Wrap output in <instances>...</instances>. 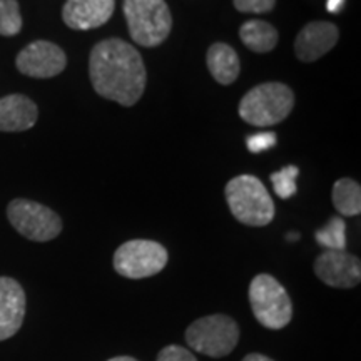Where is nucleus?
<instances>
[{
  "mask_svg": "<svg viewBox=\"0 0 361 361\" xmlns=\"http://www.w3.org/2000/svg\"><path fill=\"white\" fill-rule=\"evenodd\" d=\"M89 75L99 96L126 107L142 97L147 82L141 54L121 39L96 44L90 52Z\"/></svg>",
  "mask_w": 361,
  "mask_h": 361,
  "instance_id": "1",
  "label": "nucleus"
},
{
  "mask_svg": "<svg viewBox=\"0 0 361 361\" xmlns=\"http://www.w3.org/2000/svg\"><path fill=\"white\" fill-rule=\"evenodd\" d=\"M226 201L234 218L252 228L268 226L276 213L268 189L258 178L250 174L229 180L226 186Z\"/></svg>",
  "mask_w": 361,
  "mask_h": 361,
  "instance_id": "2",
  "label": "nucleus"
},
{
  "mask_svg": "<svg viewBox=\"0 0 361 361\" xmlns=\"http://www.w3.org/2000/svg\"><path fill=\"white\" fill-rule=\"evenodd\" d=\"M295 94L281 82H266L252 87L239 102V116L256 128H271L290 116Z\"/></svg>",
  "mask_w": 361,
  "mask_h": 361,
  "instance_id": "3",
  "label": "nucleus"
},
{
  "mask_svg": "<svg viewBox=\"0 0 361 361\" xmlns=\"http://www.w3.org/2000/svg\"><path fill=\"white\" fill-rule=\"evenodd\" d=\"M129 34L142 47H156L168 39L173 17L166 0H124Z\"/></svg>",
  "mask_w": 361,
  "mask_h": 361,
  "instance_id": "4",
  "label": "nucleus"
},
{
  "mask_svg": "<svg viewBox=\"0 0 361 361\" xmlns=\"http://www.w3.org/2000/svg\"><path fill=\"white\" fill-rule=\"evenodd\" d=\"M250 303L255 318L268 329L288 326L293 318V305L288 291L271 274H258L252 279Z\"/></svg>",
  "mask_w": 361,
  "mask_h": 361,
  "instance_id": "5",
  "label": "nucleus"
},
{
  "mask_svg": "<svg viewBox=\"0 0 361 361\" xmlns=\"http://www.w3.org/2000/svg\"><path fill=\"white\" fill-rule=\"evenodd\" d=\"M239 328L231 316L211 314L196 319L186 329V343L197 353L209 358L228 356L238 345Z\"/></svg>",
  "mask_w": 361,
  "mask_h": 361,
  "instance_id": "6",
  "label": "nucleus"
},
{
  "mask_svg": "<svg viewBox=\"0 0 361 361\" xmlns=\"http://www.w3.org/2000/svg\"><path fill=\"white\" fill-rule=\"evenodd\" d=\"M168 250L161 243L149 239H133L117 247L114 252V269L129 279L151 278L161 273L168 264Z\"/></svg>",
  "mask_w": 361,
  "mask_h": 361,
  "instance_id": "7",
  "label": "nucleus"
},
{
  "mask_svg": "<svg viewBox=\"0 0 361 361\" xmlns=\"http://www.w3.org/2000/svg\"><path fill=\"white\" fill-rule=\"evenodd\" d=\"M7 218L22 236L45 243L62 231V221L51 207L29 200H13L7 207Z\"/></svg>",
  "mask_w": 361,
  "mask_h": 361,
  "instance_id": "8",
  "label": "nucleus"
},
{
  "mask_svg": "<svg viewBox=\"0 0 361 361\" xmlns=\"http://www.w3.org/2000/svg\"><path fill=\"white\" fill-rule=\"evenodd\" d=\"M16 66L24 75L35 79H51L61 74L67 66L66 52L47 40H37L22 49Z\"/></svg>",
  "mask_w": 361,
  "mask_h": 361,
  "instance_id": "9",
  "label": "nucleus"
},
{
  "mask_svg": "<svg viewBox=\"0 0 361 361\" xmlns=\"http://www.w3.org/2000/svg\"><path fill=\"white\" fill-rule=\"evenodd\" d=\"M316 276L331 288H355L361 281V263L345 251H324L314 261Z\"/></svg>",
  "mask_w": 361,
  "mask_h": 361,
  "instance_id": "10",
  "label": "nucleus"
},
{
  "mask_svg": "<svg viewBox=\"0 0 361 361\" xmlns=\"http://www.w3.org/2000/svg\"><path fill=\"white\" fill-rule=\"evenodd\" d=\"M340 30L335 24L324 20L310 22L301 29L295 40L296 57L301 62H314L335 47Z\"/></svg>",
  "mask_w": 361,
  "mask_h": 361,
  "instance_id": "11",
  "label": "nucleus"
},
{
  "mask_svg": "<svg viewBox=\"0 0 361 361\" xmlns=\"http://www.w3.org/2000/svg\"><path fill=\"white\" fill-rule=\"evenodd\" d=\"M116 0H66L62 19L74 30L97 29L111 19Z\"/></svg>",
  "mask_w": 361,
  "mask_h": 361,
  "instance_id": "12",
  "label": "nucleus"
},
{
  "mask_svg": "<svg viewBox=\"0 0 361 361\" xmlns=\"http://www.w3.org/2000/svg\"><path fill=\"white\" fill-rule=\"evenodd\" d=\"M25 316V293L16 279L0 276V341L19 331Z\"/></svg>",
  "mask_w": 361,
  "mask_h": 361,
  "instance_id": "13",
  "label": "nucleus"
},
{
  "mask_svg": "<svg viewBox=\"0 0 361 361\" xmlns=\"http://www.w3.org/2000/svg\"><path fill=\"white\" fill-rule=\"evenodd\" d=\"M39 111L35 102L22 94H11L0 99V130L22 133L37 123Z\"/></svg>",
  "mask_w": 361,
  "mask_h": 361,
  "instance_id": "14",
  "label": "nucleus"
},
{
  "mask_svg": "<svg viewBox=\"0 0 361 361\" xmlns=\"http://www.w3.org/2000/svg\"><path fill=\"white\" fill-rule=\"evenodd\" d=\"M206 62L211 75L223 85L233 84L238 79L239 71H241L236 51L231 45L223 42L213 44L207 49Z\"/></svg>",
  "mask_w": 361,
  "mask_h": 361,
  "instance_id": "15",
  "label": "nucleus"
},
{
  "mask_svg": "<svg viewBox=\"0 0 361 361\" xmlns=\"http://www.w3.org/2000/svg\"><path fill=\"white\" fill-rule=\"evenodd\" d=\"M239 37L243 44L252 52L266 54L273 51L278 44V30L269 22L264 20H247L239 29Z\"/></svg>",
  "mask_w": 361,
  "mask_h": 361,
  "instance_id": "16",
  "label": "nucleus"
},
{
  "mask_svg": "<svg viewBox=\"0 0 361 361\" xmlns=\"http://www.w3.org/2000/svg\"><path fill=\"white\" fill-rule=\"evenodd\" d=\"M333 204L341 216H358L361 213V188L353 179H338L333 186Z\"/></svg>",
  "mask_w": 361,
  "mask_h": 361,
  "instance_id": "17",
  "label": "nucleus"
},
{
  "mask_svg": "<svg viewBox=\"0 0 361 361\" xmlns=\"http://www.w3.org/2000/svg\"><path fill=\"white\" fill-rule=\"evenodd\" d=\"M346 224L341 219V216H335L323 226L322 229L316 231V241L326 247V251H345L346 247Z\"/></svg>",
  "mask_w": 361,
  "mask_h": 361,
  "instance_id": "18",
  "label": "nucleus"
},
{
  "mask_svg": "<svg viewBox=\"0 0 361 361\" xmlns=\"http://www.w3.org/2000/svg\"><path fill=\"white\" fill-rule=\"evenodd\" d=\"M22 30V16L17 0H0V35L12 37Z\"/></svg>",
  "mask_w": 361,
  "mask_h": 361,
  "instance_id": "19",
  "label": "nucleus"
},
{
  "mask_svg": "<svg viewBox=\"0 0 361 361\" xmlns=\"http://www.w3.org/2000/svg\"><path fill=\"white\" fill-rule=\"evenodd\" d=\"M300 174V171L295 166H288L283 168L278 173L271 174V183H273L274 192L278 194L281 200H288V197L295 196L296 192V178Z\"/></svg>",
  "mask_w": 361,
  "mask_h": 361,
  "instance_id": "20",
  "label": "nucleus"
},
{
  "mask_svg": "<svg viewBox=\"0 0 361 361\" xmlns=\"http://www.w3.org/2000/svg\"><path fill=\"white\" fill-rule=\"evenodd\" d=\"M276 139H278L276 134L266 130V133H258V134L250 135V137L246 139V146L252 154H259V152L268 151V149L276 146Z\"/></svg>",
  "mask_w": 361,
  "mask_h": 361,
  "instance_id": "21",
  "label": "nucleus"
},
{
  "mask_svg": "<svg viewBox=\"0 0 361 361\" xmlns=\"http://www.w3.org/2000/svg\"><path fill=\"white\" fill-rule=\"evenodd\" d=\"M234 7L243 13H266L276 6V0H233Z\"/></svg>",
  "mask_w": 361,
  "mask_h": 361,
  "instance_id": "22",
  "label": "nucleus"
},
{
  "mask_svg": "<svg viewBox=\"0 0 361 361\" xmlns=\"http://www.w3.org/2000/svg\"><path fill=\"white\" fill-rule=\"evenodd\" d=\"M157 361H197L191 351L184 346L169 345L162 348L157 355Z\"/></svg>",
  "mask_w": 361,
  "mask_h": 361,
  "instance_id": "23",
  "label": "nucleus"
},
{
  "mask_svg": "<svg viewBox=\"0 0 361 361\" xmlns=\"http://www.w3.org/2000/svg\"><path fill=\"white\" fill-rule=\"evenodd\" d=\"M345 6V0H328L326 2V8L331 13H338Z\"/></svg>",
  "mask_w": 361,
  "mask_h": 361,
  "instance_id": "24",
  "label": "nucleus"
},
{
  "mask_svg": "<svg viewBox=\"0 0 361 361\" xmlns=\"http://www.w3.org/2000/svg\"><path fill=\"white\" fill-rule=\"evenodd\" d=\"M243 361H274V360H271L268 356L259 355V353H250L247 356H245V360Z\"/></svg>",
  "mask_w": 361,
  "mask_h": 361,
  "instance_id": "25",
  "label": "nucleus"
},
{
  "mask_svg": "<svg viewBox=\"0 0 361 361\" xmlns=\"http://www.w3.org/2000/svg\"><path fill=\"white\" fill-rule=\"evenodd\" d=\"M107 361H137V360L133 358V356H116V358H111Z\"/></svg>",
  "mask_w": 361,
  "mask_h": 361,
  "instance_id": "26",
  "label": "nucleus"
},
{
  "mask_svg": "<svg viewBox=\"0 0 361 361\" xmlns=\"http://www.w3.org/2000/svg\"><path fill=\"white\" fill-rule=\"evenodd\" d=\"M288 239H290V241H296V239H298V234H296V233H293V234H290V236H288Z\"/></svg>",
  "mask_w": 361,
  "mask_h": 361,
  "instance_id": "27",
  "label": "nucleus"
}]
</instances>
